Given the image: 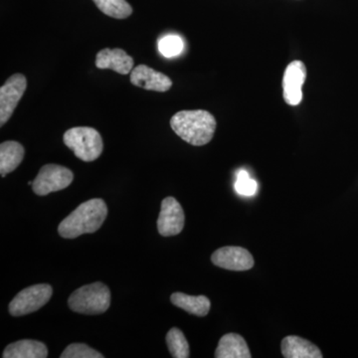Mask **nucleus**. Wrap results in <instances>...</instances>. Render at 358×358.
<instances>
[{
  "label": "nucleus",
  "mask_w": 358,
  "mask_h": 358,
  "mask_svg": "<svg viewBox=\"0 0 358 358\" xmlns=\"http://www.w3.org/2000/svg\"><path fill=\"white\" fill-rule=\"evenodd\" d=\"M171 301L176 307L182 308L185 312L197 317H205L210 310V301L205 296H189L183 293H174L171 294Z\"/></svg>",
  "instance_id": "nucleus-17"
},
{
  "label": "nucleus",
  "mask_w": 358,
  "mask_h": 358,
  "mask_svg": "<svg viewBox=\"0 0 358 358\" xmlns=\"http://www.w3.org/2000/svg\"><path fill=\"white\" fill-rule=\"evenodd\" d=\"M68 305L75 313L83 315H101L109 310L110 289L100 282L87 285L71 294Z\"/></svg>",
  "instance_id": "nucleus-3"
},
{
  "label": "nucleus",
  "mask_w": 358,
  "mask_h": 358,
  "mask_svg": "<svg viewBox=\"0 0 358 358\" xmlns=\"http://www.w3.org/2000/svg\"><path fill=\"white\" fill-rule=\"evenodd\" d=\"M307 78V68L301 61L289 63L282 78V95L289 106H298L303 100L301 87Z\"/></svg>",
  "instance_id": "nucleus-9"
},
{
  "label": "nucleus",
  "mask_w": 358,
  "mask_h": 358,
  "mask_svg": "<svg viewBox=\"0 0 358 358\" xmlns=\"http://www.w3.org/2000/svg\"><path fill=\"white\" fill-rule=\"evenodd\" d=\"M52 294L53 289L48 284L28 287L16 294L15 298L10 301L9 313L13 317H21L36 312L50 301Z\"/></svg>",
  "instance_id": "nucleus-5"
},
{
  "label": "nucleus",
  "mask_w": 358,
  "mask_h": 358,
  "mask_svg": "<svg viewBox=\"0 0 358 358\" xmlns=\"http://www.w3.org/2000/svg\"><path fill=\"white\" fill-rule=\"evenodd\" d=\"M185 216L182 207L174 197L162 200V209L157 219V230L162 236L178 235L185 227Z\"/></svg>",
  "instance_id": "nucleus-8"
},
{
  "label": "nucleus",
  "mask_w": 358,
  "mask_h": 358,
  "mask_svg": "<svg viewBox=\"0 0 358 358\" xmlns=\"http://www.w3.org/2000/svg\"><path fill=\"white\" fill-rule=\"evenodd\" d=\"M24 148L17 141H4L0 145V173L2 178L15 171L24 157Z\"/></svg>",
  "instance_id": "nucleus-16"
},
{
  "label": "nucleus",
  "mask_w": 358,
  "mask_h": 358,
  "mask_svg": "<svg viewBox=\"0 0 358 358\" xmlns=\"http://www.w3.org/2000/svg\"><path fill=\"white\" fill-rule=\"evenodd\" d=\"M183 41L178 35H167L159 42V50L164 57L173 58L178 56L183 50Z\"/></svg>",
  "instance_id": "nucleus-21"
},
{
  "label": "nucleus",
  "mask_w": 358,
  "mask_h": 358,
  "mask_svg": "<svg viewBox=\"0 0 358 358\" xmlns=\"http://www.w3.org/2000/svg\"><path fill=\"white\" fill-rule=\"evenodd\" d=\"M48 350L41 341L23 339L7 346L3 358H46Z\"/></svg>",
  "instance_id": "nucleus-15"
},
{
  "label": "nucleus",
  "mask_w": 358,
  "mask_h": 358,
  "mask_svg": "<svg viewBox=\"0 0 358 358\" xmlns=\"http://www.w3.org/2000/svg\"><path fill=\"white\" fill-rule=\"evenodd\" d=\"M96 66L99 69H110L128 75L134 69V59L122 49L106 48L96 54Z\"/></svg>",
  "instance_id": "nucleus-12"
},
{
  "label": "nucleus",
  "mask_w": 358,
  "mask_h": 358,
  "mask_svg": "<svg viewBox=\"0 0 358 358\" xmlns=\"http://www.w3.org/2000/svg\"><path fill=\"white\" fill-rule=\"evenodd\" d=\"M93 1L103 13L115 20H124L133 13V8L127 0H93Z\"/></svg>",
  "instance_id": "nucleus-18"
},
{
  "label": "nucleus",
  "mask_w": 358,
  "mask_h": 358,
  "mask_svg": "<svg viewBox=\"0 0 358 358\" xmlns=\"http://www.w3.org/2000/svg\"><path fill=\"white\" fill-rule=\"evenodd\" d=\"M166 343L171 357L174 358L189 357V345L180 329L173 327L166 334Z\"/></svg>",
  "instance_id": "nucleus-19"
},
{
  "label": "nucleus",
  "mask_w": 358,
  "mask_h": 358,
  "mask_svg": "<svg viewBox=\"0 0 358 358\" xmlns=\"http://www.w3.org/2000/svg\"><path fill=\"white\" fill-rule=\"evenodd\" d=\"M108 215V207L103 199L88 200L80 204L60 223L58 232L61 237L74 239L100 229Z\"/></svg>",
  "instance_id": "nucleus-1"
},
{
  "label": "nucleus",
  "mask_w": 358,
  "mask_h": 358,
  "mask_svg": "<svg viewBox=\"0 0 358 358\" xmlns=\"http://www.w3.org/2000/svg\"><path fill=\"white\" fill-rule=\"evenodd\" d=\"M64 143L83 162H94L103 152V140L95 129L78 127L68 129L63 136Z\"/></svg>",
  "instance_id": "nucleus-4"
},
{
  "label": "nucleus",
  "mask_w": 358,
  "mask_h": 358,
  "mask_svg": "<svg viewBox=\"0 0 358 358\" xmlns=\"http://www.w3.org/2000/svg\"><path fill=\"white\" fill-rule=\"evenodd\" d=\"M103 355L84 343H72L66 348L61 358H103Z\"/></svg>",
  "instance_id": "nucleus-22"
},
{
  "label": "nucleus",
  "mask_w": 358,
  "mask_h": 358,
  "mask_svg": "<svg viewBox=\"0 0 358 358\" xmlns=\"http://www.w3.org/2000/svg\"><path fill=\"white\" fill-rule=\"evenodd\" d=\"M171 127L186 143L201 147L213 138L216 120L207 110H181L171 117Z\"/></svg>",
  "instance_id": "nucleus-2"
},
{
  "label": "nucleus",
  "mask_w": 358,
  "mask_h": 358,
  "mask_svg": "<svg viewBox=\"0 0 358 358\" xmlns=\"http://www.w3.org/2000/svg\"><path fill=\"white\" fill-rule=\"evenodd\" d=\"M216 358H251L248 345L240 334H227L219 341Z\"/></svg>",
  "instance_id": "nucleus-14"
},
{
  "label": "nucleus",
  "mask_w": 358,
  "mask_h": 358,
  "mask_svg": "<svg viewBox=\"0 0 358 358\" xmlns=\"http://www.w3.org/2000/svg\"><path fill=\"white\" fill-rule=\"evenodd\" d=\"M26 88H27V80L22 74L13 75L1 87L0 89V126L3 127L10 119L23 94L25 93Z\"/></svg>",
  "instance_id": "nucleus-7"
},
{
  "label": "nucleus",
  "mask_w": 358,
  "mask_h": 358,
  "mask_svg": "<svg viewBox=\"0 0 358 358\" xmlns=\"http://www.w3.org/2000/svg\"><path fill=\"white\" fill-rule=\"evenodd\" d=\"M131 82L134 86L155 92H166L173 86L171 78L147 65H138L134 68Z\"/></svg>",
  "instance_id": "nucleus-11"
},
{
  "label": "nucleus",
  "mask_w": 358,
  "mask_h": 358,
  "mask_svg": "<svg viewBox=\"0 0 358 358\" xmlns=\"http://www.w3.org/2000/svg\"><path fill=\"white\" fill-rule=\"evenodd\" d=\"M73 179L74 174L67 167L46 164L33 180V192L39 196H45L49 193L65 189L72 183Z\"/></svg>",
  "instance_id": "nucleus-6"
},
{
  "label": "nucleus",
  "mask_w": 358,
  "mask_h": 358,
  "mask_svg": "<svg viewBox=\"0 0 358 358\" xmlns=\"http://www.w3.org/2000/svg\"><path fill=\"white\" fill-rule=\"evenodd\" d=\"M212 263L226 270L247 271L253 268V256L242 247L228 246L216 250L211 257Z\"/></svg>",
  "instance_id": "nucleus-10"
},
{
  "label": "nucleus",
  "mask_w": 358,
  "mask_h": 358,
  "mask_svg": "<svg viewBox=\"0 0 358 358\" xmlns=\"http://www.w3.org/2000/svg\"><path fill=\"white\" fill-rule=\"evenodd\" d=\"M234 187L235 192L241 196H254L258 192V183L250 178L249 173L245 169L238 171Z\"/></svg>",
  "instance_id": "nucleus-20"
},
{
  "label": "nucleus",
  "mask_w": 358,
  "mask_h": 358,
  "mask_svg": "<svg viewBox=\"0 0 358 358\" xmlns=\"http://www.w3.org/2000/svg\"><path fill=\"white\" fill-rule=\"evenodd\" d=\"M282 357L286 358H322L324 357L317 345L296 336H286L282 341Z\"/></svg>",
  "instance_id": "nucleus-13"
}]
</instances>
